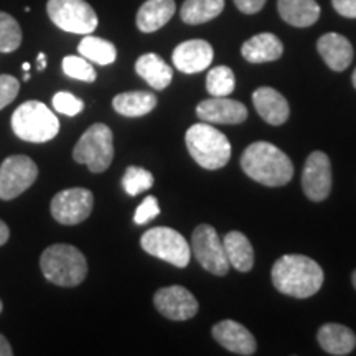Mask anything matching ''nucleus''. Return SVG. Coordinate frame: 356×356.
<instances>
[{
    "label": "nucleus",
    "instance_id": "f257e3e1",
    "mask_svg": "<svg viewBox=\"0 0 356 356\" xmlns=\"http://www.w3.org/2000/svg\"><path fill=\"white\" fill-rule=\"evenodd\" d=\"M270 277L280 293L296 299H307L322 289L323 270L310 257L286 254L274 262Z\"/></svg>",
    "mask_w": 356,
    "mask_h": 356
},
{
    "label": "nucleus",
    "instance_id": "f03ea898",
    "mask_svg": "<svg viewBox=\"0 0 356 356\" xmlns=\"http://www.w3.org/2000/svg\"><path fill=\"white\" fill-rule=\"evenodd\" d=\"M241 168L249 178L266 186H284L293 177L292 160L269 142L249 145L241 155Z\"/></svg>",
    "mask_w": 356,
    "mask_h": 356
},
{
    "label": "nucleus",
    "instance_id": "7ed1b4c3",
    "mask_svg": "<svg viewBox=\"0 0 356 356\" xmlns=\"http://www.w3.org/2000/svg\"><path fill=\"white\" fill-rule=\"evenodd\" d=\"M40 267L47 280L60 287H76L88 275L86 257L71 244H53L44 249Z\"/></svg>",
    "mask_w": 356,
    "mask_h": 356
},
{
    "label": "nucleus",
    "instance_id": "20e7f679",
    "mask_svg": "<svg viewBox=\"0 0 356 356\" xmlns=\"http://www.w3.org/2000/svg\"><path fill=\"white\" fill-rule=\"evenodd\" d=\"M185 142L195 162L207 170H218L229 162L231 144L228 137L208 122L193 124L185 134Z\"/></svg>",
    "mask_w": 356,
    "mask_h": 356
},
{
    "label": "nucleus",
    "instance_id": "39448f33",
    "mask_svg": "<svg viewBox=\"0 0 356 356\" xmlns=\"http://www.w3.org/2000/svg\"><path fill=\"white\" fill-rule=\"evenodd\" d=\"M12 129L19 139L40 144L58 136L60 121L43 102L26 101L12 114Z\"/></svg>",
    "mask_w": 356,
    "mask_h": 356
},
{
    "label": "nucleus",
    "instance_id": "423d86ee",
    "mask_svg": "<svg viewBox=\"0 0 356 356\" xmlns=\"http://www.w3.org/2000/svg\"><path fill=\"white\" fill-rule=\"evenodd\" d=\"M73 159L88 165L92 173H102L114 159V136L106 124H92L74 145Z\"/></svg>",
    "mask_w": 356,
    "mask_h": 356
},
{
    "label": "nucleus",
    "instance_id": "0eeeda50",
    "mask_svg": "<svg viewBox=\"0 0 356 356\" xmlns=\"http://www.w3.org/2000/svg\"><path fill=\"white\" fill-rule=\"evenodd\" d=\"M140 246L150 256L170 262L175 267H186L191 259V248L178 231L159 226L145 231L140 238Z\"/></svg>",
    "mask_w": 356,
    "mask_h": 356
},
{
    "label": "nucleus",
    "instance_id": "6e6552de",
    "mask_svg": "<svg viewBox=\"0 0 356 356\" xmlns=\"http://www.w3.org/2000/svg\"><path fill=\"white\" fill-rule=\"evenodd\" d=\"M47 12L53 24L68 33L89 35L97 26L95 8L86 0H48Z\"/></svg>",
    "mask_w": 356,
    "mask_h": 356
},
{
    "label": "nucleus",
    "instance_id": "1a4fd4ad",
    "mask_svg": "<svg viewBox=\"0 0 356 356\" xmlns=\"http://www.w3.org/2000/svg\"><path fill=\"white\" fill-rule=\"evenodd\" d=\"M191 252L198 264L215 275L228 274L229 262L225 246L216 229L210 225H200L191 236Z\"/></svg>",
    "mask_w": 356,
    "mask_h": 356
},
{
    "label": "nucleus",
    "instance_id": "9d476101",
    "mask_svg": "<svg viewBox=\"0 0 356 356\" xmlns=\"http://www.w3.org/2000/svg\"><path fill=\"white\" fill-rule=\"evenodd\" d=\"M38 167L26 155H10L0 165V200H13L20 197L35 184Z\"/></svg>",
    "mask_w": 356,
    "mask_h": 356
},
{
    "label": "nucleus",
    "instance_id": "9b49d317",
    "mask_svg": "<svg viewBox=\"0 0 356 356\" xmlns=\"http://www.w3.org/2000/svg\"><path fill=\"white\" fill-rule=\"evenodd\" d=\"M95 204V197L86 188H68L56 193L51 200L50 211L58 222L73 226L89 218Z\"/></svg>",
    "mask_w": 356,
    "mask_h": 356
},
{
    "label": "nucleus",
    "instance_id": "f8f14e48",
    "mask_svg": "<svg viewBox=\"0 0 356 356\" xmlns=\"http://www.w3.org/2000/svg\"><path fill=\"white\" fill-rule=\"evenodd\" d=\"M302 188L312 202H323L332 191V163L325 152H312L302 172Z\"/></svg>",
    "mask_w": 356,
    "mask_h": 356
},
{
    "label": "nucleus",
    "instance_id": "ddd939ff",
    "mask_svg": "<svg viewBox=\"0 0 356 356\" xmlns=\"http://www.w3.org/2000/svg\"><path fill=\"white\" fill-rule=\"evenodd\" d=\"M154 304L163 317L175 322L193 318L198 314V302L188 289L170 286L159 289L154 296Z\"/></svg>",
    "mask_w": 356,
    "mask_h": 356
},
{
    "label": "nucleus",
    "instance_id": "4468645a",
    "mask_svg": "<svg viewBox=\"0 0 356 356\" xmlns=\"http://www.w3.org/2000/svg\"><path fill=\"white\" fill-rule=\"evenodd\" d=\"M197 115L208 124H241L248 119V109L243 102L228 99V96H211L197 106Z\"/></svg>",
    "mask_w": 356,
    "mask_h": 356
},
{
    "label": "nucleus",
    "instance_id": "2eb2a0df",
    "mask_svg": "<svg viewBox=\"0 0 356 356\" xmlns=\"http://www.w3.org/2000/svg\"><path fill=\"white\" fill-rule=\"evenodd\" d=\"M213 48L204 40H188L180 43L173 50L172 60L178 71L186 74H195L207 70L213 61Z\"/></svg>",
    "mask_w": 356,
    "mask_h": 356
},
{
    "label": "nucleus",
    "instance_id": "dca6fc26",
    "mask_svg": "<svg viewBox=\"0 0 356 356\" xmlns=\"http://www.w3.org/2000/svg\"><path fill=\"white\" fill-rule=\"evenodd\" d=\"M211 333L218 343L236 355L249 356L256 353L257 343L252 333L234 320H221L213 327Z\"/></svg>",
    "mask_w": 356,
    "mask_h": 356
},
{
    "label": "nucleus",
    "instance_id": "f3484780",
    "mask_svg": "<svg viewBox=\"0 0 356 356\" xmlns=\"http://www.w3.org/2000/svg\"><path fill=\"white\" fill-rule=\"evenodd\" d=\"M252 102L259 115L270 126H282L287 122L291 108L286 97L274 88L262 86L252 92Z\"/></svg>",
    "mask_w": 356,
    "mask_h": 356
},
{
    "label": "nucleus",
    "instance_id": "a211bd4d",
    "mask_svg": "<svg viewBox=\"0 0 356 356\" xmlns=\"http://www.w3.org/2000/svg\"><path fill=\"white\" fill-rule=\"evenodd\" d=\"M317 50L328 68L333 71H345L353 60V47L340 33H325L320 37Z\"/></svg>",
    "mask_w": 356,
    "mask_h": 356
},
{
    "label": "nucleus",
    "instance_id": "6ab92c4d",
    "mask_svg": "<svg viewBox=\"0 0 356 356\" xmlns=\"http://www.w3.org/2000/svg\"><path fill=\"white\" fill-rule=\"evenodd\" d=\"M173 0H147L137 12V29L144 33H152L168 24L175 13Z\"/></svg>",
    "mask_w": 356,
    "mask_h": 356
},
{
    "label": "nucleus",
    "instance_id": "aec40b11",
    "mask_svg": "<svg viewBox=\"0 0 356 356\" xmlns=\"http://www.w3.org/2000/svg\"><path fill=\"white\" fill-rule=\"evenodd\" d=\"M318 343L328 355H350L356 346V335L353 330L340 323H325L317 333Z\"/></svg>",
    "mask_w": 356,
    "mask_h": 356
},
{
    "label": "nucleus",
    "instance_id": "412c9836",
    "mask_svg": "<svg viewBox=\"0 0 356 356\" xmlns=\"http://www.w3.org/2000/svg\"><path fill=\"white\" fill-rule=\"evenodd\" d=\"M284 44L274 33H259L244 42L241 55L249 63H267L282 56Z\"/></svg>",
    "mask_w": 356,
    "mask_h": 356
},
{
    "label": "nucleus",
    "instance_id": "4be33fe9",
    "mask_svg": "<svg viewBox=\"0 0 356 356\" xmlns=\"http://www.w3.org/2000/svg\"><path fill=\"white\" fill-rule=\"evenodd\" d=\"M279 15L289 25L307 29L320 17V6L315 0H277Z\"/></svg>",
    "mask_w": 356,
    "mask_h": 356
},
{
    "label": "nucleus",
    "instance_id": "5701e85b",
    "mask_svg": "<svg viewBox=\"0 0 356 356\" xmlns=\"http://www.w3.org/2000/svg\"><path fill=\"white\" fill-rule=\"evenodd\" d=\"M229 266L239 273H249L254 266V249L241 231H229L222 239Z\"/></svg>",
    "mask_w": 356,
    "mask_h": 356
},
{
    "label": "nucleus",
    "instance_id": "b1692460",
    "mask_svg": "<svg viewBox=\"0 0 356 356\" xmlns=\"http://www.w3.org/2000/svg\"><path fill=\"white\" fill-rule=\"evenodd\" d=\"M136 73L154 89H165L173 76L170 66L155 53H145L136 61Z\"/></svg>",
    "mask_w": 356,
    "mask_h": 356
},
{
    "label": "nucleus",
    "instance_id": "393cba45",
    "mask_svg": "<svg viewBox=\"0 0 356 356\" xmlns=\"http://www.w3.org/2000/svg\"><path fill=\"white\" fill-rule=\"evenodd\" d=\"M157 106V97L152 92L145 91H129L121 92L113 99V108L115 113L126 118H140L152 113Z\"/></svg>",
    "mask_w": 356,
    "mask_h": 356
},
{
    "label": "nucleus",
    "instance_id": "a878e982",
    "mask_svg": "<svg viewBox=\"0 0 356 356\" xmlns=\"http://www.w3.org/2000/svg\"><path fill=\"white\" fill-rule=\"evenodd\" d=\"M225 8V0H185L180 8V17L185 24L200 25L207 24Z\"/></svg>",
    "mask_w": 356,
    "mask_h": 356
},
{
    "label": "nucleus",
    "instance_id": "bb28decb",
    "mask_svg": "<svg viewBox=\"0 0 356 356\" xmlns=\"http://www.w3.org/2000/svg\"><path fill=\"white\" fill-rule=\"evenodd\" d=\"M78 51L83 58L101 66L114 63L115 58H118V50H115L113 43L108 42V40L92 37V35H86L81 40Z\"/></svg>",
    "mask_w": 356,
    "mask_h": 356
},
{
    "label": "nucleus",
    "instance_id": "cd10ccee",
    "mask_svg": "<svg viewBox=\"0 0 356 356\" xmlns=\"http://www.w3.org/2000/svg\"><path fill=\"white\" fill-rule=\"evenodd\" d=\"M236 78L233 70L228 66H216L210 70L207 76V91L210 96H229L234 91Z\"/></svg>",
    "mask_w": 356,
    "mask_h": 356
},
{
    "label": "nucleus",
    "instance_id": "c85d7f7f",
    "mask_svg": "<svg viewBox=\"0 0 356 356\" xmlns=\"http://www.w3.org/2000/svg\"><path fill=\"white\" fill-rule=\"evenodd\" d=\"M22 29L19 22L6 12H0V53H12L20 47Z\"/></svg>",
    "mask_w": 356,
    "mask_h": 356
},
{
    "label": "nucleus",
    "instance_id": "c756f323",
    "mask_svg": "<svg viewBox=\"0 0 356 356\" xmlns=\"http://www.w3.org/2000/svg\"><path fill=\"white\" fill-rule=\"evenodd\" d=\"M154 175L140 167H129L122 177V186L131 197H137L142 191L152 188Z\"/></svg>",
    "mask_w": 356,
    "mask_h": 356
},
{
    "label": "nucleus",
    "instance_id": "7c9ffc66",
    "mask_svg": "<svg viewBox=\"0 0 356 356\" xmlns=\"http://www.w3.org/2000/svg\"><path fill=\"white\" fill-rule=\"evenodd\" d=\"M63 71L66 76L78 79V81H84V83L96 81L95 68H92V65L83 56H65Z\"/></svg>",
    "mask_w": 356,
    "mask_h": 356
},
{
    "label": "nucleus",
    "instance_id": "2f4dec72",
    "mask_svg": "<svg viewBox=\"0 0 356 356\" xmlns=\"http://www.w3.org/2000/svg\"><path fill=\"white\" fill-rule=\"evenodd\" d=\"M53 108L65 115H76L84 109V102L71 92L60 91L53 96Z\"/></svg>",
    "mask_w": 356,
    "mask_h": 356
},
{
    "label": "nucleus",
    "instance_id": "473e14b6",
    "mask_svg": "<svg viewBox=\"0 0 356 356\" xmlns=\"http://www.w3.org/2000/svg\"><path fill=\"white\" fill-rule=\"evenodd\" d=\"M19 91V79L10 76V74H0V109L7 108L10 102H13Z\"/></svg>",
    "mask_w": 356,
    "mask_h": 356
},
{
    "label": "nucleus",
    "instance_id": "72a5a7b5",
    "mask_svg": "<svg viewBox=\"0 0 356 356\" xmlns=\"http://www.w3.org/2000/svg\"><path fill=\"white\" fill-rule=\"evenodd\" d=\"M160 215V207L159 202L155 197H147L144 202L139 204V208L136 210V215H134V221L136 225H145V222L152 221L154 218Z\"/></svg>",
    "mask_w": 356,
    "mask_h": 356
},
{
    "label": "nucleus",
    "instance_id": "f704fd0d",
    "mask_svg": "<svg viewBox=\"0 0 356 356\" xmlns=\"http://www.w3.org/2000/svg\"><path fill=\"white\" fill-rule=\"evenodd\" d=\"M333 8L346 19H356V0H332Z\"/></svg>",
    "mask_w": 356,
    "mask_h": 356
},
{
    "label": "nucleus",
    "instance_id": "c9c22d12",
    "mask_svg": "<svg viewBox=\"0 0 356 356\" xmlns=\"http://www.w3.org/2000/svg\"><path fill=\"white\" fill-rule=\"evenodd\" d=\"M234 3L236 7H238L243 13H246V15H254V13L261 12L266 0H234Z\"/></svg>",
    "mask_w": 356,
    "mask_h": 356
},
{
    "label": "nucleus",
    "instance_id": "e433bc0d",
    "mask_svg": "<svg viewBox=\"0 0 356 356\" xmlns=\"http://www.w3.org/2000/svg\"><path fill=\"white\" fill-rule=\"evenodd\" d=\"M13 350L10 343L7 341V338L3 335H0V356H12Z\"/></svg>",
    "mask_w": 356,
    "mask_h": 356
},
{
    "label": "nucleus",
    "instance_id": "4c0bfd02",
    "mask_svg": "<svg viewBox=\"0 0 356 356\" xmlns=\"http://www.w3.org/2000/svg\"><path fill=\"white\" fill-rule=\"evenodd\" d=\"M8 236H10V229L6 222L0 220V246H3L8 241Z\"/></svg>",
    "mask_w": 356,
    "mask_h": 356
},
{
    "label": "nucleus",
    "instance_id": "58836bf2",
    "mask_svg": "<svg viewBox=\"0 0 356 356\" xmlns=\"http://www.w3.org/2000/svg\"><path fill=\"white\" fill-rule=\"evenodd\" d=\"M37 60H38V70L47 68V56H44V53H40Z\"/></svg>",
    "mask_w": 356,
    "mask_h": 356
},
{
    "label": "nucleus",
    "instance_id": "ea45409f",
    "mask_svg": "<svg viewBox=\"0 0 356 356\" xmlns=\"http://www.w3.org/2000/svg\"><path fill=\"white\" fill-rule=\"evenodd\" d=\"M351 81H353V86L356 88V70L353 71V76H351Z\"/></svg>",
    "mask_w": 356,
    "mask_h": 356
},
{
    "label": "nucleus",
    "instance_id": "a19ab883",
    "mask_svg": "<svg viewBox=\"0 0 356 356\" xmlns=\"http://www.w3.org/2000/svg\"><path fill=\"white\" fill-rule=\"evenodd\" d=\"M29 79H30V73H29V71H25V74H24V81H29Z\"/></svg>",
    "mask_w": 356,
    "mask_h": 356
},
{
    "label": "nucleus",
    "instance_id": "79ce46f5",
    "mask_svg": "<svg viewBox=\"0 0 356 356\" xmlns=\"http://www.w3.org/2000/svg\"><path fill=\"white\" fill-rule=\"evenodd\" d=\"M351 280H353V286H355V289H356V270L353 273V275H351Z\"/></svg>",
    "mask_w": 356,
    "mask_h": 356
},
{
    "label": "nucleus",
    "instance_id": "37998d69",
    "mask_svg": "<svg viewBox=\"0 0 356 356\" xmlns=\"http://www.w3.org/2000/svg\"><path fill=\"white\" fill-rule=\"evenodd\" d=\"M22 68H24V71H29L30 70V63H24V65H22Z\"/></svg>",
    "mask_w": 356,
    "mask_h": 356
},
{
    "label": "nucleus",
    "instance_id": "c03bdc74",
    "mask_svg": "<svg viewBox=\"0 0 356 356\" xmlns=\"http://www.w3.org/2000/svg\"><path fill=\"white\" fill-rule=\"evenodd\" d=\"M2 307H3V305H2V300H0V312H2Z\"/></svg>",
    "mask_w": 356,
    "mask_h": 356
}]
</instances>
